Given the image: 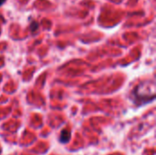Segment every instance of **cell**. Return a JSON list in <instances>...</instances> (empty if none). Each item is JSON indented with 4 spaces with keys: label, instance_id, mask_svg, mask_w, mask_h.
Returning a JSON list of instances; mask_svg holds the SVG:
<instances>
[{
    "label": "cell",
    "instance_id": "2",
    "mask_svg": "<svg viewBox=\"0 0 156 155\" xmlns=\"http://www.w3.org/2000/svg\"><path fill=\"white\" fill-rule=\"evenodd\" d=\"M5 1H6V0H0V6H1V5H2Z\"/></svg>",
    "mask_w": 156,
    "mask_h": 155
},
{
    "label": "cell",
    "instance_id": "1",
    "mask_svg": "<svg viewBox=\"0 0 156 155\" xmlns=\"http://www.w3.org/2000/svg\"><path fill=\"white\" fill-rule=\"evenodd\" d=\"M69 138H70V132L68 130H64L62 131L61 134H60V142L63 143H66L69 141Z\"/></svg>",
    "mask_w": 156,
    "mask_h": 155
}]
</instances>
